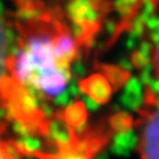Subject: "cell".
I'll list each match as a JSON object with an SVG mask.
<instances>
[{
    "instance_id": "cell-2",
    "label": "cell",
    "mask_w": 159,
    "mask_h": 159,
    "mask_svg": "<svg viewBox=\"0 0 159 159\" xmlns=\"http://www.w3.org/2000/svg\"><path fill=\"white\" fill-rule=\"evenodd\" d=\"M69 127L66 140H57L54 148L49 152H31L36 159H94L95 155L105 148L113 135L123 127L128 125L129 119L125 114H114L105 118L104 120L94 123L88 127L79 128V123L64 118Z\"/></svg>"
},
{
    "instance_id": "cell-6",
    "label": "cell",
    "mask_w": 159,
    "mask_h": 159,
    "mask_svg": "<svg viewBox=\"0 0 159 159\" xmlns=\"http://www.w3.org/2000/svg\"><path fill=\"white\" fill-rule=\"evenodd\" d=\"M153 68H154V73L159 80V45L154 49L153 53Z\"/></svg>"
},
{
    "instance_id": "cell-3",
    "label": "cell",
    "mask_w": 159,
    "mask_h": 159,
    "mask_svg": "<svg viewBox=\"0 0 159 159\" xmlns=\"http://www.w3.org/2000/svg\"><path fill=\"white\" fill-rule=\"evenodd\" d=\"M139 133L138 159H159V92L145 87L135 120Z\"/></svg>"
},
{
    "instance_id": "cell-4",
    "label": "cell",
    "mask_w": 159,
    "mask_h": 159,
    "mask_svg": "<svg viewBox=\"0 0 159 159\" xmlns=\"http://www.w3.org/2000/svg\"><path fill=\"white\" fill-rule=\"evenodd\" d=\"M15 48V30L0 14V105H4L11 89L10 69Z\"/></svg>"
},
{
    "instance_id": "cell-1",
    "label": "cell",
    "mask_w": 159,
    "mask_h": 159,
    "mask_svg": "<svg viewBox=\"0 0 159 159\" xmlns=\"http://www.w3.org/2000/svg\"><path fill=\"white\" fill-rule=\"evenodd\" d=\"M24 11L14 25L15 48L10 82L16 100L33 110H44L70 80L71 65L90 36L75 33L58 7L39 0H20Z\"/></svg>"
},
{
    "instance_id": "cell-5",
    "label": "cell",
    "mask_w": 159,
    "mask_h": 159,
    "mask_svg": "<svg viewBox=\"0 0 159 159\" xmlns=\"http://www.w3.org/2000/svg\"><path fill=\"white\" fill-rule=\"evenodd\" d=\"M28 153L29 149L8 139L0 129V159H21V157L28 155Z\"/></svg>"
}]
</instances>
